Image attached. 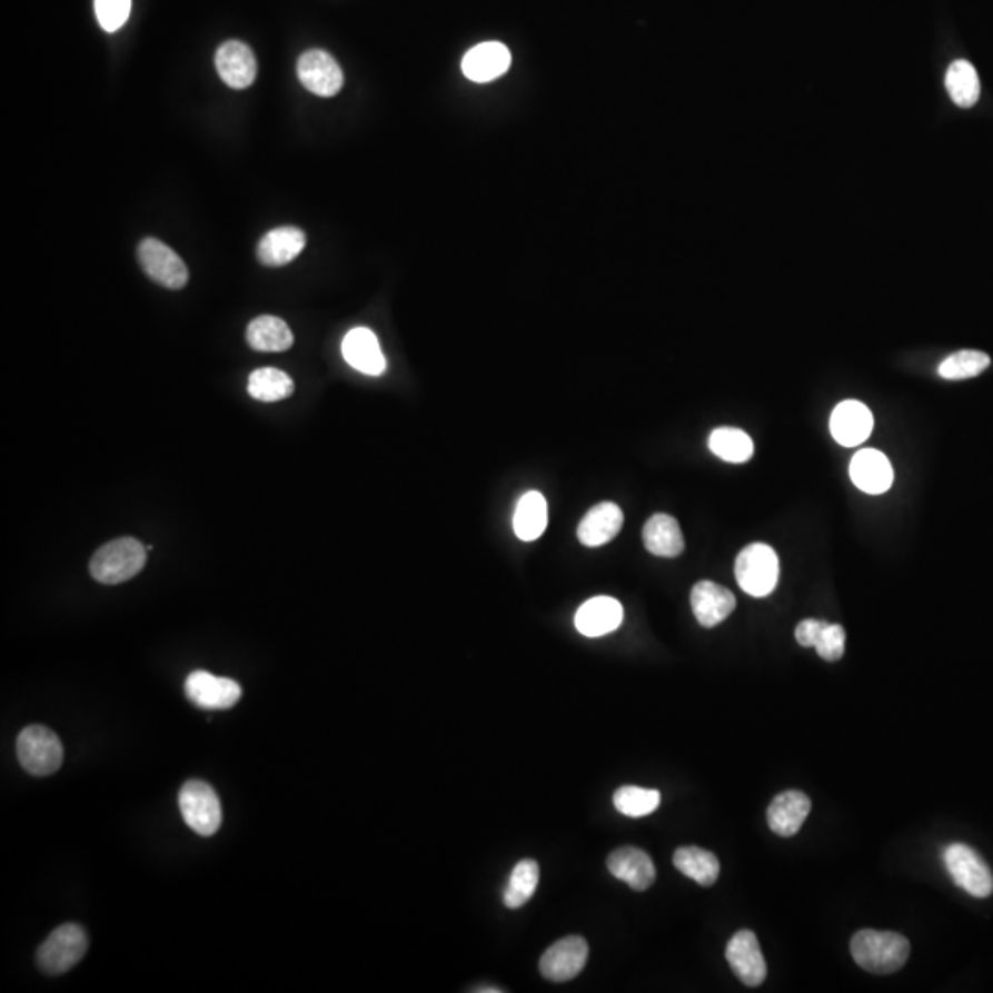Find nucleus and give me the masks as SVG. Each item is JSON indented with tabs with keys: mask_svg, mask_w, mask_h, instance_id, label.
<instances>
[{
	"mask_svg": "<svg viewBox=\"0 0 993 993\" xmlns=\"http://www.w3.org/2000/svg\"><path fill=\"white\" fill-rule=\"evenodd\" d=\"M797 643L804 648H815L828 663H835L845 655L846 632L840 624L806 618L795 629Z\"/></svg>",
	"mask_w": 993,
	"mask_h": 993,
	"instance_id": "17",
	"label": "nucleus"
},
{
	"mask_svg": "<svg viewBox=\"0 0 993 993\" xmlns=\"http://www.w3.org/2000/svg\"><path fill=\"white\" fill-rule=\"evenodd\" d=\"M512 53L508 48L497 41L477 44L463 59V72L475 83H488L508 72Z\"/></svg>",
	"mask_w": 993,
	"mask_h": 993,
	"instance_id": "16",
	"label": "nucleus"
},
{
	"mask_svg": "<svg viewBox=\"0 0 993 993\" xmlns=\"http://www.w3.org/2000/svg\"><path fill=\"white\" fill-rule=\"evenodd\" d=\"M89 939L78 924L59 925L38 950V966L47 975H61L86 956Z\"/></svg>",
	"mask_w": 993,
	"mask_h": 993,
	"instance_id": "4",
	"label": "nucleus"
},
{
	"mask_svg": "<svg viewBox=\"0 0 993 993\" xmlns=\"http://www.w3.org/2000/svg\"><path fill=\"white\" fill-rule=\"evenodd\" d=\"M148 559V548L135 537H120L96 550L91 559V576L106 585L122 584L135 578Z\"/></svg>",
	"mask_w": 993,
	"mask_h": 993,
	"instance_id": "2",
	"label": "nucleus"
},
{
	"mask_svg": "<svg viewBox=\"0 0 993 993\" xmlns=\"http://www.w3.org/2000/svg\"><path fill=\"white\" fill-rule=\"evenodd\" d=\"M734 574L747 595L764 598L775 590L781 578V562L775 550L764 543H753L739 553Z\"/></svg>",
	"mask_w": 993,
	"mask_h": 993,
	"instance_id": "3",
	"label": "nucleus"
},
{
	"mask_svg": "<svg viewBox=\"0 0 993 993\" xmlns=\"http://www.w3.org/2000/svg\"><path fill=\"white\" fill-rule=\"evenodd\" d=\"M289 326L272 315L256 317L247 328V342L256 351H286L292 346Z\"/></svg>",
	"mask_w": 993,
	"mask_h": 993,
	"instance_id": "27",
	"label": "nucleus"
},
{
	"mask_svg": "<svg viewBox=\"0 0 993 993\" xmlns=\"http://www.w3.org/2000/svg\"><path fill=\"white\" fill-rule=\"evenodd\" d=\"M708 447L717 458L731 464L747 463L753 458V451H755L751 436L742 429H734V427H719V429L712 430Z\"/></svg>",
	"mask_w": 993,
	"mask_h": 993,
	"instance_id": "29",
	"label": "nucleus"
},
{
	"mask_svg": "<svg viewBox=\"0 0 993 993\" xmlns=\"http://www.w3.org/2000/svg\"><path fill=\"white\" fill-rule=\"evenodd\" d=\"M644 547L661 558H675L685 550V537L679 523L666 514L649 517L643 530Z\"/></svg>",
	"mask_w": 993,
	"mask_h": 993,
	"instance_id": "25",
	"label": "nucleus"
},
{
	"mask_svg": "<svg viewBox=\"0 0 993 993\" xmlns=\"http://www.w3.org/2000/svg\"><path fill=\"white\" fill-rule=\"evenodd\" d=\"M247 388H249L250 398L271 404V401L289 398L295 393V383L278 368H258L250 374Z\"/></svg>",
	"mask_w": 993,
	"mask_h": 993,
	"instance_id": "31",
	"label": "nucleus"
},
{
	"mask_svg": "<svg viewBox=\"0 0 993 993\" xmlns=\"http://www.w3.org/2000/svg\"><path fill=\"white\" fill-rule=\"evenodd\" d=\"M852 483L871 495H882L893 486L894 471L888 458L876 449L855 453L851 463Z\"/></svg>",
	"mask_w": 993,
	"mask_h": 993,
	"instance_id": "19",
	"label": "nucleus"
},
{
	"mask_svg": "<svg viewBox=\"0 0 993 993\" xmlns=\"http://www.w3.org/2000/svg\"><path fill=\"white\" fill-rule=\"evenodd\" d=\"M946 89L950 92L951 100L962 109H970L975 106L981 96V81H979L977 70L970 61L959 59L955 63H951L946 75Z\"/></svg>",
	"mask_w": 993,
	"mask_h": 993,
	"instance_id": "30",
	"label": "nucleus"
},
{
	"mask_svg": "<svg viewBox=\"0 0 993 993\" xmlns=\"http://www.w3.org/2000/svg\"><path fill=\"white\" fill-rule=\"evenodd\" d=\"M990 367V357L983 351L962 350L947 357L939 367L941 378L947 381H961V379L975 378Z\"/></svg>",
	"mask_w": 993,
	"mask_h": 993,
	"instance_id": "34",
	"label": "nucleus"
},
{
	"mask_svg": "<svg viewBox=\"0 0 993 993\" xmlns=\"http://www.w3.org/2000/svg\"><path fill=\"white\" fill-rule=\"evenodd\" d=\"M616 810L626 817H646L661 804V793L646 787L624 786L613 795Z\"/></svg>",
	"mask_w": 993,
	"mask_h": 993,
	"instance_id": "33",
	"label": "nucleus"
},
{
	"mask_svg": "<svg viewBox=\"0 0 993 993\" xmlns=\"http://www.w3.org/2000/svg\"><path fill=\"white\" fill-rule=\"evenodd\" d=\"M674 865L681 874L691 877L703 887H711L719 877V861L712 852L699 846H683L674 854Z\"/></svg>",
	"mask_w": 993,
	"mask_h": 993,
	"instance_id": "28",
	"label": "nucleus"
},
{
	"mask_svg": "<svg viewBox=\"0 0 993 993\" xmlns=\"http://www.w3.org/2000/svg\"><path fill=\"white\" fill-rule=\"evenodd\" d=\"M728 966L733 970L734 975L745 984V986H759L767 977V964H765L764 955L759 950V942L755 933L749 930H742L728 941L727 951Z\"/></svg>",
	"mask_w": 993,
	"mask_h": 993,
	"instance_id": "12",
	"label": "nucleus"
},
{
	"mask_svg": "<svg viewBox=\"0 0 993 993\" xmlns=\"http://www.w3.org/2000/svg\"><path fill=\"white\" fill-rule=\"evenodd\" d=\"M589 956V946L582 936H565L543 953L539 972L553 983H567L578 977Z\"/></svg>",
	"mask_w": 993,
	"mask_h": 993,
	"instance_id": "9",
	"label": "nucleus"
},
{
	"mask_svg": "<svg viewBox=\"0 0 993 993\" xmlns=\"http://www.w3.org/2000/svg\"><path fill=\"white\" fill-rule=\"evenodd\" d=\"M179 807L185 823L202 837H210L221 826V804L207 782L188 781L179 793Z\"/></svg>",
	"mask_w": 993,
	"mask_h": 993,
	"instance_id": "7",
	"label": "nucleus"
},
{
	"mask_svg": "<svg viewBox=\"0 0 993 993\" xmlns=\"http://www.w3.org/2000/svg\"><path fill=\"white\" fill-rule=\"evenodd\" d=\"M812 812V801L803 792H784L776 795L767 810L769 828L781 837H792L803 828Z\"/></svg>",
	"mask_w": 993,
	"mask_h": 993,
	"instance_id": "22",
	"label": "nucleus"
},
{
	"mask_svg": "<svg viewBox=\"0 0 993 993\" xmlns=\"http://www.w3.org/2000/svg\"><path fill=\"white\" fill-rule=\"evenodd\" d=\"M17 756L30 775H53L63 764V745L50 728L32 725L19 734Z\"/></svg>",
	"mask_w": 993,
	"mask_h": 993,
	"instance_id": "5",
	"label": "nucleus"
},
{
	"mask_svg": "<svg viewBox=\"0 0 993 993\" xmlns=\"http://www.w3.org/2000/svg\"><path fill=\"white\" fill-rule=\"evenodd\" d=\"M624 525V514L615 503H600L587 512L578 526V539L585 547H602L613 542Z\"/></svg>",
	"mask_w": 993,
	"mask_h": 993,
	"instance_id": "23",
	"label": "nucleus"
},
{
	"mask_svg": "<svg viewBox=\"0 0 993 993\" xmlns=\"http://www.w3.org/2000/svg\"><path fill=\"white\" fill-rule=\"evenodd\" d=\"M216 69L225 86L238 91L252 86L258 75L255 52L241 41H227L218 48Z\"/></svg>",
	"mask_w": 993,
	"mask_h": 993,
	"instance_id": "13",
	"label": "nucleus"
},
{
	"mask_svg": "<svg viewBox=\"0 0 993 993\" xmlns=\"http://www.w3.org/2000/svg\"><path fill=\"white\" fill-rule=\"evenodd\" d=\"M547 500L539 491H528L517 503L514 514V532L520 542H536L547 528Z\"/></svg>",
	"mask_w": 993,
	"mask_h": 993,
	"instance_id": "26",
	"label": "nucleus"
},
{
	"mask_svg": "<svg viewBox=\"0 0 993 993\" xmlns=\"http://www.w3.org/2000/svg\"><path fill=\"white\" fill-rule=\"evenodd\" d=\"M874 418L866 405L861 401H843L835 407L830 418V430L835 441L845 447H855L871 436Z\"/></svg>",
	"mask_w": 993,
	"mask_h": 993,
	"instance_id": "14",
	"label": "nucleus"
},
{
	"mask_svg": "<svg viewBox=\"0 0 993 993\" xmlns=\"http://www.w3.org/2000/svg\"><path fill=\"white\" fill-rule=\"evenodd\" d=\"M691 604L692 612L703 627H716L736 609L733 593L714 582H699L694 585Z\"/></svg>",
	"mask_w": 993,
	"mask_h": 993,
	"instance_id": "20",
	"label": "nucleus"
},
{
	"mask_svg": "<svg viewBox=\"0 0 993 993\" xmlns=\"http://www.w3.org/2000/svg\"><path fill=\"white\" fill-rule=\"evenodd\" d=\"M539 883V865L534 860H523L517 863L506 883L505 905L508 908H519L528 903L536 893Z\"/></svg>",
	"mask_w": 993,
	"mask_h": 993,
	"instance_id": "32",
	"label": "nucleus"
},
{
	"mask_svg": "<svg viewBox=\"0 0 993 993\" xmlns=\"http://www.w3.org/2000/svg\"><path fill=\"white\" fill-rule=\"evenodd\" d=\"M306 247V235L297 227H280L267 232L258 244L256 255L267 267H282L291 264Z\"/></svg>",
	"mask_w": 993,
	"mask_h": 993,
	"instance_id": "24",
	"label": "nucleus"
},
{
	"mask_svg": "<svg viewBox=\"0 0 993 993\" xmlns=\"http://www.w3.org/2000/svg\"><path fill=\"white\" fill-rule=\"evenodd\" d=\"M95 10L106 32H117L131 13V0H95Z\"/></svg>",
	"mask_w": 993,
	"mask_h": 993,
	"instance_id": "35",
	"label": "nucleus"
},
{
	"mask_svg": "<svg viewBox=\"0 0 993 993\" xmlns=\"http://www.w3.org/2000/svg\"><path fill=\"white\" fill-rule=\"evenodd\" d=\"M298 80L309 92L331 98L342 89L345 76L337 59L325 50H308L298 58Z\"/></svg>",
	"mask_w": 993,
	"mask_h": 993,
	"instance_id": "11",
	"label": "nucleus"
},
{
	"mask_svg": "<svg viewBox=\"0 0 993 993\" xmlns=\"http://www.w3.org/2000/svg\"><path fill=\"white\" fill-rule=\"evenodd\" d=\"M852 956L866 972L888 975L905 966L911 955V944L894 931L863 930L851 942Z\"/></svg>",
	"mask_w": 993,
	"mask_h": 993,
	"instance_id": "1",
	"label": "nucleus"
},
{
	"mask_svg": "<svg viewBox=\"0 0 993 993\" xmlns=\"http://www.w3.org/2000/svg\"><path fill=\"white\" fill-rule=\"evenodd\" d=\"M944 863L953 882L975 898H989L993 893V874L986 861L962 843H953L944 852Z\"/></svg>",
	"mask_w": 993,
	"mask_h": 993,
	"instance_id": "6",
	"label": "nucleus"
},
{
	"mask_svg": "<svg viewBox=\"0 0 993 993\" xmlns=\"http://www.w3.org/2000/svg\"><path fill=\"white\" fill-rule=\"evenodd\" d=\"M475 992H483V993H484V992L499 993V992H503V990H499V989H478V990H475Z\"/></svg>",
	"mask_w": 993,
	"mask_h": 993,
	"instance_id": "36",
	"label": "nucleus"
},
{
	"mask_svg": "<svg viewBox=\"0 0 993 993\" xmlns=\"http://www.w3.org/2000/svg\"><path fill=\"white\" fill-rule=\"evenodd\" d=\"M607 871L620 882L627 883L633 891H646L655 882L654 861L646 852L635 846H622L607 857Z\"/></svg>",
	"mask_w": 993,
	"mask_h": 993,
	"instance_id": "15",
	"label": "nucleus"
},
{
	"mask_svg": "<svg viewBox=\"0 0 993 993\" xmlns=\"http://www.w3.org/2000/svg\"><path fill=\"white\" fill-rule=\"evenodd\" d=\"M342 356L351 368L367 376H381L387 370L378 337L368 328H354L346 334Z\"/></svg>",
	"mask_w": 993,
	"mask_h": 993,
	"instance_id": "18",
	"label": "nucleus"
},
{
	"mask_svg": "<svg viewBox=\"0 0 993 993\" xmlns=\"http://www.w3.org/2000/svg\"><path fill=\"white\" fill-rule=\"evenodd\" d=\"M185 692L196 707L207 708V711H227V708L235 707L244 694L241 686L236 681L216 677L202 669H197L188 675Z\"/></svg>",
	"mask_w": 993,
	"mask_h": 993,
	"instance_id": "10",
	"label": "nucleus"
},
{
	"mask_svg": "<svg viewBox=\"0 0 993 993\" xmlns=\"http://www.w3.org/2000/svg\"><path fill=\"white\" fill-rule=\"evenodd\" d=\"M624 609L612 596H596L579 607L574 618L576 629L585 637H604L622 624Z\"/></svg>",
	"mask_w": 993,
	"mask_h": 993,
	"instance_id": "21",
	"label": "nucleus"
},
{
	"mask_svg": "<svg viewBox=\"0 0 993 993\" xmlns=\"http://www.w3.org/2000/svg\"><path fill=\"white\" fill-rule=\"evenodd\" d=\"M139 261L146 275L162 287L182 289L188 284V269L181 256L159 239L140 241Z\"/></svg>",
	"mask_w": 993,
	"mask_h": 993,
	"instance_id": "8",
	"label": "nucleus"
}]
</instances>
